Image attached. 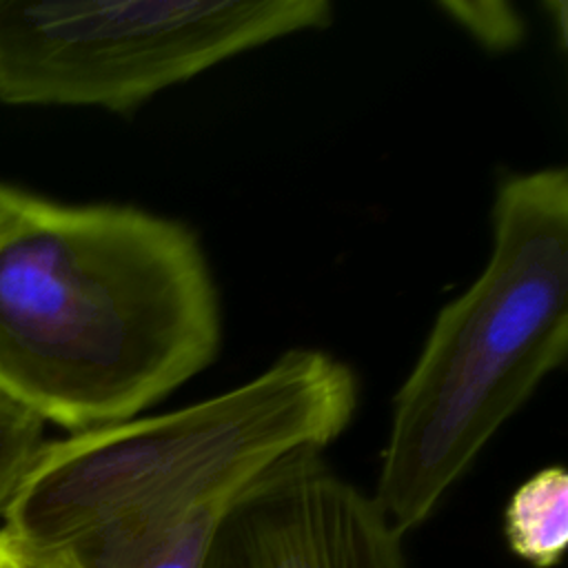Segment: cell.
Segmentation results:
<instances>
[{"label":"cell","mask_w":568,"mask_h":568,"mask_svg":"<svg viewBox=\"0 0 568 568\" xmlns=\"http://www.w3.org/2000/svg\"><path fill=\"white\" fill-rule=\"evenodd\" d=\"M197 235L129 204L0 184V388L80 433L138 417L217 355Z\"/></svg>","instance_id":"obj_1"},{"label":"cell","mask_w":568,"mask_h":568,"mask_svg":"<svg viewBox=\"0 0 568 568\" xmlns=\"http://www.w3.org/2000/svg\"><path fill=\"white\" fill-rule=\"evenodd\" d=\"M359 399L348 364L317 348L178 410L47 442L0 526L91 561L211 501L235 497L277 462L320 450Z\"/></svg>","instance_id":"obj_2"},{"label":"cell","mask_w":568,"mask_h":568,"mask_svg":"<svg viewBox=\"0 0 568 568\" xmlns=\"http://www.w3.org/2000/svg\"><path fill=\"white\" fill-rule=\"evenodd\" d=\"M481 273L435 317L393 397L373 499L404 537L568 351V173L499 182Z\"/></svg>","instance_id":"obj_3"},{"label":"cell","mask_w":568,"mask_h":568,"mask_svg":"<svg viewBox=\"0 0 568 568\" xmlns=\"http://www.w3.org/2000/svg\"><path fill=\"white\" fill-rule=\"evenodd\" d=\"M331 20L326 0H0V100L131 113L220 62Z\"/></svg>","instance_id":"obj_4"},{"label":"cell","mask_w":568,"mask_h":568,"mask_svg":"<svg viewBox=\"0 0 568 568\" xmlns=\"http://www.w3.org/2000/svg\"><path fill=\"white\" fill-rule=\"evenodd\" d=\"M204 568H406L402 535L373 495L320 450L295 453L242 488L222 515Z\"/></svg>","instance_id":"obj_5"},{"label":"cell","mask_w":568,"mask_h":568,"mask_svg":"<svg viewBox=\"0 0 568 568\" xmlns=\"http://www.w3.org/2000/svg\"><path fill=\"white\" fill-rule=\"evenodd\" d=\"M508 548L535 568H552L568 546V473L546 466L510 495L504 510Z\"/></svg>","instance_id":"obj_6"},{"label":"cell","mask_w":568,"mask_h":568,"mask_svg":"<svg viewBox=\"0 0 568 568\" xmlns=\"http://www.w3.org/2000/svg\"><path fill=\"white\" fill-rule=\"evenodd\" d=\"M233 499L193 508L135 544L82 564L87 568H204L217 524Z\"/></svg>","instance_id":"obj_7"},{"label":"cell","mask_w":568,"mask_h":568,"mask_svg":"<svg viewBox=\"0 0 568 568\" xmlns=\"http://www.w3.org/2000/svg\"><path fill=\"white\" fill-rule=\"evenodd\" d=\"M44 419L0 388V519L47 444Z\"/></svg>","instance_id":"obj_8"},{"label":"cell","mask_w":568,"mask_h":568,"mask_svg":"<svg viewBox=\"0 0 568 568\" xmlns=\"http://www.w3.org/2000/svg\"><path fill=\"white\" fill-rule=\"evenodd\" d=\"M459 27H464L479 44L490 49H508L521 38V20L513 7L504 2H446L442 4Z\"/></svg>","instance_id":"obj_9"},{"label":"cell","mask_w":568,"mask_h":568,"mask_svg":"<svg viewBox=\"0 0 568 568\" xmlns=\"http://www.w3.org/2000/svg\"><path fill=\"white\" fill-rule=\"evenodd\" d=\"M0 568H87L71 550L29 541L0 526Z\"/></svg>","instance_id":"obj_10"}]
</instances>
